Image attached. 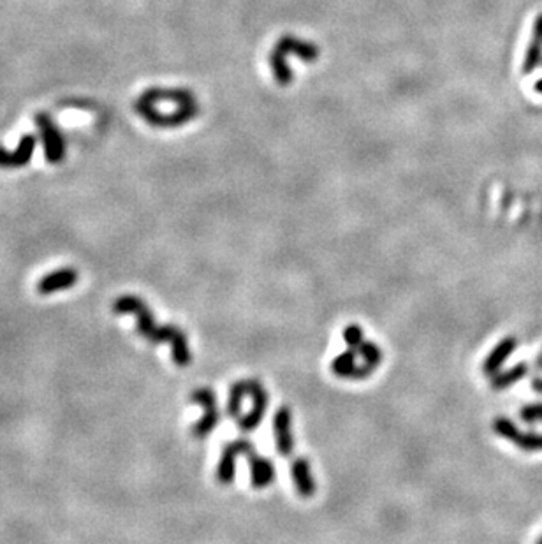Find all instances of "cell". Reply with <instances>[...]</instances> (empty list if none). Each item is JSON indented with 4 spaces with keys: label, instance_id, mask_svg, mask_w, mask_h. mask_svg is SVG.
I'll return each mask as SVG.
<instances>
[{
    "label": "cell",
    "instance_id": "7402d4cb",
    "mask_svg": "<svg viewBox=\"0 0 542 544\" xmlns=\"http://www.w3.org/2000/svg\"><path fill=\"white\" fill-rule=\"evenodd\" d=\"M535 544H542V537H541V539H539V541H537V543H535Z\"/></svg>",
    "mask_w": 542,
    "mask_h": 544
},
{
    "label": "cell",
    "instance_id": "8fae6325",
    "mask_svg": "<svg viewBox=\"0 0 542 544\" xmlns=\"http://www.w3.org/2000/svg\"><path fill=\"white\" fill-rule=\"evenodd\" d=\"M291 472H293V481L294 486H296L298 495H301V497L305 499L312 497L315 493V481L314 478H312V471L307 458H296V460L293 461Z\"/></svg>",
    "mask_w": 542,
    "mask_h": 544
},
{
    "label": "cell",
    "instance_id": "7a4b0ae2",
    "mask_svg": "<svg viewBox=\"0 0 542 544\" xmlns=\"http://www.w3.org/2000/svg\"><path fill=\"white\" fill-rule=\"evenodd\" d=\"M191 400L205 409V416L201 417V421H199L198 424H194L192 434H194L196 438L208 437L213 428H215L220 421V413L219 407H217L215 394H213V391L210 389V387H198V389L191 394Z\"/></svg>",
    "mask_w": 542,
    "mask_h": 544
},
{
    "label": "cell",
    "instance_id": "277c9868",
    "mask_svg": "<svg viewBox=\"0 0 542 544\" xmlns=\"http://www.w3.org/2000/svg\"><path fill=\"white\" fill-rule=\"evenodd\" d=\"M37 127H39L41 138H43V146H44V157L48 159L52 164L64 161L66 157V141H64L62 134L57 129V125L53 124L52 118L48 115L39 113L36 117Z\"/></svg>",
    "mask_w": 542,
    "mask_h": 544
},
{
    "label": "cell",
    "instance_id": "ffe728a7",
    "mask_svg": "<svg viewBox=\"0 0 542 544\" xmlns=\"http://www.w3.org/2000/svg\"><path fill=\"white\" fill-rule=\"evenodd\" d=\"M521 420L525 423L534 424L535 421H542V403H530V406H525L521 409Z\"/></svg>",
    "mask_w": 542,
    "mask_h": 544
},
{
    "label": "cell",
    "instance_id": "7c38bea8",
    "mask_svg": "<svg viewBox=\"0 0 542 544\" xmlns=\"http://www.w3.org/2000/svg\"><path fill=\"white\" fill-rule=\"evenodd\" d=\"M238 448H236L235 442L228 444L224 448L222 458H220V464L217 467V481L220 485H231L235 481V472H236V457H238Z\"/></svg>",
    "mask_w": 542,
    "mask_h": 544
},
{
    "label": "cell",
    "instance_id": "e0dca14e",
    "mask_svg": "<svg viewBox=\"0 0 542 544\" xmlns=\"http://www.w3.org/2000/svg\"><path fill=\"white\" fill-rule=\"evenodd\" d=\"M493 430L495 434L507 438V441L511 442L516 441L518 435H520V430H518V427L509 420V417H497V420L493 421Z\"/></svg>",
    "mask_w": 542,
    "mask_h": 544
},
{
    "label": "cell",
    "instance_id": "ac0fdd59",
    "mask_svg": "<svg viewBox=\"0 0 542 544\" xmlns=\"http://www.w3.org/2000/svg\"><path fill=\"white\" fill-rule=\"evenodd\" d=\"M514 444L521 448L523 451H542V435L541 434H523L520 431Z\"/></svg>",
    "mask_w": 542,
    "mask_h": 544
},
{
    "label": "cell",
    "instance_id": "9a60e30c",
    "mask_svg": "<svg viewBox=\"0 0 542 544\" xmlns=\"http://www.w3.org/2000/svg\"><path fill=\"white\" fill-rule=\"evenodd\" d=\"M247 394V384L245 382H236L233 384L231 389H229V400H228V414L233 417L240 416V410H242V400Z\"/></svg>",
    "mask_w": 542,
    "mask_h": 544
},
{
    "label": "cell",
    "instance_id": "44dd1931",
    "mask_svg": "<svg viewBox=\"0 0 542 544\" xmlns=\"http://www.w3.org/2000/svg\"><path fill=\"white\" fill-rule=\"evenodd\" d=\"M535 90H537V92H541V94H542V80L539 81L537 85H535Z\"/></svg>",
    "mask_w": 542,
    "mask_h": 544
},
{
    "label": "cell",
    "instance_id": "30bf717a",
    "mask_svg": "<svg viewBox=\"0 0 542 544\" xmlns=\"http://www.w3.org/2000/svg\"><path fill=\"white\" fill-rule=\"evenodd\" d=\"M516 345H518V340L514 338V336H506L502 342L497 343L493 351H491L490 355H488V358L484 359L483 373H486V375H495V373L500 370V366L506 363V359L516 351Z\"/></svg>",
    "mask_w": 542,
    "mask_h": 544
},
{
    "label": "cell",
    "instance_id": "52a82bcc",
    "mask_svg": "<svg viewBox=\"0 0 542 544\" xmlns=\"http://www.w3.org/2000/svg\"><path fill=\"white\" fill-rule=\"evenodd\" d=\"M78 278H80V273L74 268H62V270L44 275L37 282V292L41 296H50L55 294L57 291H66V289H71L78 284Z\"/></svg>",
    "mask_w": 542,
    "mask_h": 544
},
{
    "label": "cell",
    "instance_id": "6da1fadb",
    "mask_svg": "<svg viewBox=\"0 0 542 544\" xmlns=\"http://www.w3.org/2000/svg\"><path fill=\"white\" fill-rule=\"evenodd\" d=\"M113 314L124 315L131 314L138 319V333L143 336L145 340L152 343H171V356L175 365L178 366H189L192 362L191 349H189V342L185 333L176 326H157L155 324V317L148 305H145L143 300H140L138 296L125 294L117 298L113 301Z\"/></svg>",
    "mask_w": 542,
    "mask_h": 544
},
{
    "label": "cell",
    "instance_id": "d6986e66",
    "mask_svg": "<svg viewBox=\"0 0 542 544\" xmlns=\"http://www.w3.org/2000/svg\"><path fill=\"white\" fill-rule=\"evenodd\" d=\"M344 340L347 343L349 348L358 349L361 343H363V329L359 328V326L351 324L344 329Z\"/></svg>",
    "mask_w": 542,
    "mask_h": 544
},
{
    "label": "cell",
    "instance_id": "3957f363",
    "mask_svg": "<svg viewBox=\"0 0 542 544\" xmlns=\"http://www.w3.org/2000/svg\"><path fill=\"white\" fill-rule=\"evenodd\" d=\"M236 448H238L240 454H245L249 458L250 471H252V486L261 489L270 486L275 481V465L271 464L268 458L261 457L254 451V444L250 441H235Z\"/></svg>",
    "mask_w": 542,
    "mask_h": 544
},
{
    "label": "cell",
    "instance_id": "ba28073f",
    "mask_svg": "<svg viewBox=\"0 0 542 544\" xmlns=\"http://www.w3.org/2000/svg\"><path fill=\"white\" fill-rule=\"evenodd\" d=\"M36 136L25 134L20 139L15 150H6L0 146V168H23L29 164L36 148Z\"/></svg>",
    "mask_w": 542,
    "mask_h": 544
},
{
    "label": "cell",
    "instance_id": "5bb4252c",
    "mask_svg": "<svg viewBox=\"0 0 542 544\" xmlns=\"http://www.w3.org/2000/svg\"><path fill=\"white\" fill-rule=\"evenodd\" d=\"M527 373L528 366L525 363H518L516 366L506 370V372H497L495 375H491V387L493 389H506V387L520 382L523 377H527Z\"/></svg>",
    "mask_w": 542,
    "mask_h": 544
},
{
    "label": "cell",
    "instance_id": "5b68a950",
    "mask_svg": "<svg viewBox=\"0 0 542 544\" xmlns=\"http://www.w3.org/2000/svg\"><path fill=\"white\" fill-rule=\"evenodd\" d=\"M247 384V394L252 396L254 407L249 414H245L243 417L238 420V427L243 431H250L254 428L259 427V423L263 421L264 413L268 409V393L263 387V384L257 382V380H245Z\"/></svg>",
    "mask_w": 542,
    "mask_h": 544
},
{
    "label": "cell",
    "instance_id": "2e32d148",
    "mask_svg": "<svg viewBox=\"0 0 542 544\" xmlns=\"http://www.w3.org/2000/svg\"><path fill=\"white\" fill-rule=\"evenodd\" d=\"M358 352L361 356H363L365 359V365L372 366V368H377L379 365H381L382 362V352L381 349H379L377 343L374 342H363L361 345L358 348Z\"/></svg>",
    "mask_w": 542,
    "mask_h": 544
},
{
    "label": "cell",
    "instance_id": "9c48e42d",
    "mask_svg": "<svg viewBox=\"0 0 542 544\" xmlns=\"http://www.w3.org/2000/svg\"><path fill=\"white\" fill-rule=\"evenodd\" d=\"M331 370H333L335 375L342 377V379H367L374 372V368L368 365H356L354 351L342 352L340 356H337L331 363Z\"/></svg>",
    "mask_w": 542,
    "mask_h": 544
},
{
    "label": "cell",
    "instance_id": "8992f818",
    "mask_svg": "<svg viewBox=\"0 0 542 544\" xmlns=\"http://www.w3.org/2000/svg\"><path fill=\"white\" fill-rule=\"evenodd\" d=\"M273 430H275L277 450L282 457H291L294 448L293 437V414L289 407H280L273 417Z\"/></svg>",
    "mask_w": 542,
    "mask_h": 544
},
{
    "label": "cell",
    "instance_id": "4fadbf2b",
    "mask_svg": "<svg viewBox=\"0 0 542 544\" xmlns=\"http://www.w3.org/2000/svg\"><path fill=\"white\" fill-rule=\"evenodd\" d=\"M541 59H542V15L539 16L537 22H535L534 41H532L530 48H528L527 52V57H525V64H523L525 73H532V71L539 66Z\"/></svg>",
    "mask_w": 542,
    "mask_h": 544
}]
</instances>
